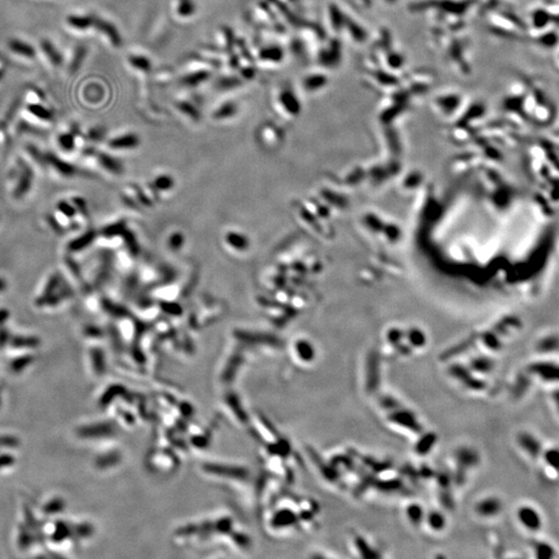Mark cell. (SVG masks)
Segmentation results:
<instances>
[{
  "label": "cell",
  "instance_id": "5",
  "mask_svg": "<svg viewBox=\"0 0 559 559\" xmlns=\"http://www.w3.org/2000/svg\"><path fill=\"white\" fill-rule=\"evenodd\" d=\"M224 244L230 251L237 254H241L249 250L250 239L244 233L235 230H230L226 232L225 236H224Z\"/></svg>",
  "mask_w": 559,
  "mask_h": 559
},
{
  "label": "cell",
  "instance_id": "32",
  "mask_svg": "<svg viewBox=\"0 0 559 559\" xmlns=\"http://www.w3.org/2000/svg\"><path fill=\"white\" fill-rule=\"evenodd\" d=\"M479 373H489L492 370L491 362L487 359H477L472 362V369Z\"/></svg>",
  "mask_w": 559,
  "mask_h": 559
},
{
  "label": "cell",
  "instance_id": "7",
  "mask_svg": "<svg viewBox=\"0 0 559 559\" xmlns=\"http://www.w3.org/2000/svg\"><path fill=\"white\" fill-rule=\"evenodd\" d=\"M140 140L137 135L128 133L115 137L109 141V147L114 151H130L138 147Z\"/></svg>",
  "mask_w": 559,
  "mask_h": 559
},
{
  "label": "cell",
  "instance_id": "4",
  "mask_svg": "<svg viewBox=\"0 0 559 559\" xmlns=\"http://www.w3.org/2000/svg\"><path fill=\"white\" fill-rule=\"evenodd\" d=\"M277 104L283 113L289 116H295L301 111L300 100L289 89H283L279 92Z\"/></svg>",
  "mask_w": 559,
  "mask_h": 559
},
{
  "label": "cell",
  "instance_id": "1",
  "mask_svg": "<svg viewBox=\"0 0 559 559\" xmlns=\"http://www.w3.org/2000/svg\"><path fill=\"white\" fill-rule=\"evenodd\" d=\"M379 402L380 405L388 412V419L391 423L417 434L423 432V426L419 424L414 413L401 405L393 397L382 396Z\"/></svg>",
  "mask_w": 559,
  "mask_h": 559
},
{
  "label": "cell",
  "instance_id": "30",
  "mask_svg": "<svg viewBox=\"0 0 559 559\" xmlns=\"http://www.w3.org/2000/svg\"><path fill=\"white\" fill-rule=\"evenodd\" d=\"M33 357L31 356H22L20 357H17L12 361V370L14 372H21L26 367H28L32 362Z\"/></svg>",
  "mask_w": 559,
  "mask_h": 559
},
{
  "label": "cell",
  "instance_id": "15",
  "mask_svg": "<svg viewBox=\"0 0 559 559\" xmlns=\"http://www.w3.org/2000/svg\"><path fill=\"white\" fill-rule=\"evenodd\" d=\"M195 3L193 0H175L173 2V12L180 19L190 18L195 13Z\"/></svg>",
  "mask_w": 559,
  "mask_h": 559
},
{
  "label": "cell",
  "instance_id": "27",
  "mask_svg": "<svg viewBox=\"0 0 559 559\" xmlns=\"http://www.w3.org/2000/svg\"><path fill=\"white\" fill-rule=\"evenodd\" d=\"M95 237H96V234H95V233H93V232L86 233V234L84 235L83 237H80V238H77V239H74L73 241H71V242H70V246H69V247H70V250H71V251H78V250L86 248V247L88 246L89 242L92 241V239L95 238Z\"/></svg>",
  "mask_w": 559,
  "mask_h": 559
},
{
  "label": "cell",
  "instance_id": "3",
  "mask_svg": "<svg viewBox=\"0 0 559 559\" xmlns=\"http://www.w3.org/2000/svg\"><path fill=\"white\" fill-rule=\"evenodd\" d=\"M450 371V374L455 377L456 379H458L461 383H463V385L465 387H467L471 390H483L486 387V383L481 379L475 378L472 374L469 369H466L463 368L459 365H454L453 367H451Z\"/></svg>",
  "mask_w": 559,
  "mask_h": 559
},
{
  "label": "cell",
  "instance_id": "17",
  "mask_svg": "<svg viewBox=\"0 0 559 559\" xmlns=\"http://www.w3.org/2000/svg\"><path fill=\"white\" fill-rule=\"evenodd\" d=\"M237 112V107L234 104V102H223L221 106H219L216 110L213 111V118L217 119V120H223V119H229L231 117L234 116Z\"/></svg>",
  "mask_w": 559,
  "mask_h": 559
},
{
  "label": "cell",
  "instance_id": "37",
  "mask_svg": "<svg viewBox=\"0 0 559 559\" xmlns=\"http://www.w3.org/2000/svg\"><path fill=\"white\" fill-rule=\"evenodd\" d=\"M7 312L5 310H0V325L3 324V322L6 320V317H7Z\"/></svg>",
  "mask_w": 559,
  "mask_h": 559
},
{
  "label": "cell",
  "instance_id": "2",
  "mask_svg": "<svg viewBox=\"0 0 559 559\" xmlns=\"http://www.w3.org/2000/svg\"><path fill=\"white\" fill-rule=\"evenodd\" d=\"M457 463H458V471L456 473V482L459 484H462L465 481V472L470 467L477 465L479 463V455L478 453L468 449V447H462L456 454Z\"/></svg>",
  "mask_w": 559,
  "mask_h": 559
},
{
  "label": "cell",
  "instance_id": "38",
  "mask_svg": "<svg viewBox=\"0 0 559 559\" xmlns=\"http://www.w3.org/2000/svg\"><path fill=\"white\" fill-rule=\"evenodd\" d=\"M5 289H6V282H5V280H4L2 277H0V293L3 292V291L5 290Z\"/></svg>",
  "mask_w": 559,
  "mask_h": 559
},
{
  "label": "cell",
  "instance_id": "25",
  "mask_svg": "<svg viewBox=\"0 0 559 559\" xmlns=\"http://www.w3.org/2000/svg\"><path fill=\"white\" fill-rule=\"evenodd\" d=\"M39 340L33 337H17L12 340V346L15 348H35L39 346Z\"/></svg>",
  "mask_w": 559,
  "mask_h": 559
},
{
  "label": "cell",
  "instance_id": "20",
  "mask_svg": "<svg viewBox=\"0 0 559 559\" xmlns=\"http://www.w3.org/2000/svg\"><path fill=\"white\" fill-rule=\"evenodd\" d=\"M209 70H195L193 73H189L183 78V83L189 86H195L201 84L202 82L208 80L210 77Z\"/></svg>",
  "mask_w": 559,
  "mask_h": 559
},
{
  "label": "cell",
  "instance_id": "26",
  "mask_svg": "<svg viewBox=\"0 0 559 559\" xmlns=\"http://www.w3.org/2000/svg\"><path fill=\"white\" fill-rule=\"evenodd\" d=\"M92 19L87 16H73L69 18V24L72 28H81L80 31L86 30L88 27L92 25Z\"/></svg>",
  "mask_w": 559,
  "mask_h": 559
},
{
  "label": "cell",
  "instance_id": "18",
  "mask_svg": "<svg viewBox=\"0 0 559 559\" xmlns=\"http://www.w3.org/2000/svg\"><path fill=\"white\" fill-rule=\"evenodd\" d=\"M97 161L98 164L106 171H109L113 174H119L121 172V165L117 160L108 154H99L97 156Z\"/></svg>",
  "mask_w": 559,
  "mask_h": 559
},
{
  "label": "cell",
  "instance_id": "34",
  "mask_svg": "<svg viewBox=\"0 0 559 559\" xmlns=\"http://www.w3.org/2000/svg\"><path fill=\"white\" fill-rule=\"evenodd\" d=\"M70 530L68 528L67 525H62L59 523L58 527H56V530L54 533V538L56 540H61L64 538H68L70 535Z\"/></svg>",
  "mask_w": 559,
  "mask_h": 559
},
{
  "label": "cell",
  "instance_id": "12",
  "mask_svg": "<svg viewBox=\"0 0 559 559\" xmlns=\"http://www.w3.org/2000/svg\"><path fill=\"white\" fill-rule=\"evenodd\" d=\"M326 83H328V77L323 74L316 73L309 75L303 80V86L305 90L314 92L322 89L326 85Z\"/></svg>",
  "mask_w": 559,
  "mask_h": 559
},
{
  "label": "cell",
  "instance_id": "14",
  "mask_svg": "<svg viewBox=\"0 0 559 559\" xmlns=\"http://www.w3.org/2000/svg\"><path fill=\"white\" fill-rule=\"evenodd\" d=\"M436 440H437V436L434 433H427L422 435V437L417 440L414 446L415 453L421 456L428 455L433 449Z\"/></svg>",
  "mask_w": 559,
  "mask_h": 559
},
{
  "label": "cell",
  "instance_id": "28",
  "mask_svg": "<svg viewBox=\"0 0 559 559\" xmlns=\"http://www.w3.org/2000/svg\"><path fill=\"white\" fill-rule=\"evenodd\" d=\"M177 108H178L181 113L190 116L191 118H198V110L193 105V102H190L188 101H179L177 102Z\"/></svg>",
  "mask_w": 559,
  "mask_h": 559
},
{
  "label": "cell",
  "instance_id": "39",
  "mask_svg": "<svg viewBox=\"0 0 559 559\" xmlns=\"http://www.w3.org/2000/svg\"><path fill=\"white\" fill-rule=\"evenodd\" d=\"M0 395H1V390H0Z\"/></svg>",
  "mask_w": 559,
  "mask_h": 559
},
{
  "label": "cell",
  "instance_id": "35",
  "mask_svg": "<svg viewBox=\"0 0 559 559\" xmlns=\"http://www.w3.org/2000/svg\"><path fill=\"white\" fill-rule=\"evenodd\" d=\"M15 463V458L12 455L2 454L0 455V469L3 467H7Z\"/></svg>",
  "mask_w": 559,
  "mask_h": 559
},
{
  "label": "cell",
  "instance_id": "31",
  "mask_svg": "<svg viewBox=\"0 0 559 559\" xmlns=\"http://www.w3.org/2000/svg\"><path fill=\"white\" fill-rule=\"evenodd\" d=\"M64 508V502L62 499H54L50 501L48 505H46L44 508V511L46 514H56V512H60Z\"/></svg>",
  "mask_w": 559,
  "mask_h": 559
},
{
  "label": "cell",
  "instance_id": "13",
  "mask_svg": "<svg viewBox=\"0 0 559 559\" xmlns=\"http://www.w3.org/2000/svg\"><path fill=\"white\" fill-rule=\"evenodd\" d=\"M533 370L545 381L559 382V366L545 363V365H537L535 369Z\"/></svg>",
  "mask_w": 559,
  "mask_h": 559
},
{
  "label": "cell",
  "instance_id": "23",
  "mask_svg": "<svg viewBox=\"0 0 559 559\" xmlns=\"http://www.w3.org/2000/svg\"><path fill=\"white\" fill-rule=\"evenodd\" d=\"M427 522L429 524V527L432 528L433 530L436 531H440L445 527V518L444 516L441 514L439 511H431L430 514L427 516Z\"/></svg>",
  "mask_w": 559,
  "mask_h": 559
},
{
  "label": "cell",
  "instance_id": "16",
  "mask_svg": "<svg viewBox=\"0 0 559 559\" xmlns=\"http://www.w3.org/2000/svg\"><path fill=\"white\" fill-rule=\"evenodd\" d=\"M96 26L99 28V30L106 36V39L109 40V43L113 47H118L120 45V36L117 30L112 26L110 23L104 22L102 20H98Z\"/></svg>",
  "mask_w": 559,
  "mask_h": 559
},
{
  "label": "cell",
  "instance_id": "19",
  "mask_svg": "<svg viewBox=\"0 0 559 559\" xmlns=\"http://www.w3.org/2000/svg\"><path fill=\"white\" fill-rule=\"evenodd\" d=\"M216 41L218 47H220L221 49L229 51L233 47V44H234V42H233V32L231 31L230 28L227 27L221 28L217 33Z\"/></svg>",
  "mask_w": 559,
  "mask_h": 559
},
{
  "label": "cell",
  "instance_id": "33",
  "mask_svg": "<svg viewBox=\"0 0 559 559\" xmlns=\"http://www.w3.org/2000/svg\"><path fill=\"white\" fill-rule=\"evenodd\" d=\"M356 545L357 546L359 552L361 553V555L363 557H376V556H378L371 551L370 547L368 546L367 542L363 538H361V537L356 538Z\"/></svg>",
  "mask_w": 559,
  "mask_h": 559
},
{
  "label": "cell",
  "instance_id": "9",
  "mask_svg": "<svg viewBox=\"0 0 559 559\" xmlns=\"http://www.w3.org/2000/svg\"><path fill=\"white\" fill-rule=\"evenodd\" d=\"M501 501L495 497H488L486 499H483L475 507V510L482 517L496 516L501 511Z\"/></svg>",
  "mask_w": 559,
  "mask_h": 559
},
{
  "label": "cell",
  "instance_id": "6",
  "mask_svg": "<svg viewBox=\"0 0 559 559\" xmlns=\"http://www.w3.org/2000/svg\"><path fill=\"white\" fill-rule=\"evenodd\" d=\"M518 519L525 528L536 531L542 527V520L538 512L531 507H522L518 511Z\"/></svg>",
  "mask_w": 559,
  "mask_h": 559
},
{
  "label": "cell",
  "instance_id": "36",
  "mask_svg": "<svg viewBox=\"0 0 559 559\" xmlns=\"http://www.w3.org/2000/svg\"><path fill=\"white\" fill-rule=\"evenodd\" d=\"M18 445V440L13 437H0V446L13 447Z\"/></svg>",
  "mask_w": 559,
  "mask_h": 559
},
{
  "label": "cell",
  "instance_id": "10",
  "mask_svg": "<svg viewBox=\"0 0 559 559\" xmlns=\"http://www.w3.org/2000/svg\"><path fill=\"white\" fill-rule=\"evenodd\" d=\"M341 55V50L339 49V45L334 41H331L330 45H328V48L323 49L319 54V60L320 63L323 65H332L337 64L339 61V57Z\"/></svg>",
  "mask_w": 559,
  "mask_h": 559
},
{
  "label": "cell",
  "instance_id": "24",
  "mask_svg": "<svg viewBox=\"0 0 559 559\" xmlns=\"http://www.w3.org/2000/svg\"><path fill=\"white\" fill-rule=\"evenodd\" d=\"M407 516L413 525H419L424 519V509L421 506L413 503L407 508Z\"/></svg>",
  "mask_w": 559,
  "mask_h": 559
},
{
  "label": "cell",
  "instance_id": "22",
  "mask_svg": "<svg viewBox=\"0 0 559 559\" xmlns=\"http://www.w3.org/2000/svg\"><path fill=\"white\" fill-rule=\"evenodd\" d=\"M153 188H155L158 192L168 193L173 190L174 180L167 174L158 175L155 177V179L153 181Z\"/></svg>",
  "mask_w": 559,
  "mask_h": 559
},
{
  "label": "cell",
  "instance_id": "29",
  "mask_svg": "<svg viewBox=\"0 0 559 559\" xmlns=\"http://www.w3.org/2000/svg\"><path fill=\"white\" fill-rule=\"evenodd\" d=\"M183 244H184V238L183 234L180 232H173L170 237L168 238V247H169L170 250L173 252L180 251L181 248L183 247Z\"/></svg>",
  "mask_w": 559,
  "mask_h": 559
},
{
  "label": "cell",
  "instance_id": "8",
  "mask_svg": "<svg viewBox=\"0 0 559 559\" xmlns=\"http://www.w3.org/2000/svg\"><path fill=\"white\" fill-rule=\"evenodd\" d=\"M257 60L260 63L264 64H277L280 63L284 58L283 50L277 46H269L264 47V48L260 49L257 53Z\"/></svg>",
  "mask_w": 559,
  "mask_h": 559
},
{
  "label": "cell",
  "instance_id": "11",
  "mask_svg": "<svg viewBox=\"0 0 559 559\" xmlns=\"http://www.w3.org/2000/svg\"><path fill=\"white\" fill-rule=\"evenodd\" d=\"M518 442L520 446L531 457H536L539 454L540 445L537 439L528 433H522L518 437Z\"/></svg>",
  "mask_w": 559,
  "mask_h": 559
},
{
  "label": "cell",
  "instance_id": "21",
  "mask_svg": "<svg viewBox=\"0 0 559 559\" xmlns=\"http://www.w3.org/2000/svg\"><path fill=\"white\" fill-rule=\"evenodd\" d=\"M128 63L130 67H132V69L138 72L148 73L151 72L152 69L151 60L143 55H130L128 57Z\"/></svg>",
  "mask_w": 559,
  "mask_h": 559
}]
</instances>
